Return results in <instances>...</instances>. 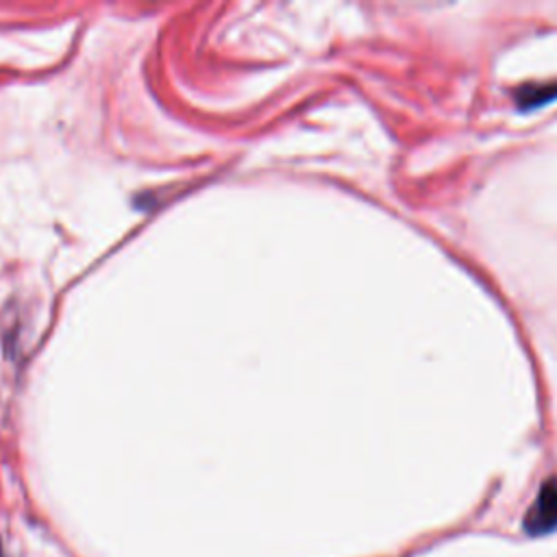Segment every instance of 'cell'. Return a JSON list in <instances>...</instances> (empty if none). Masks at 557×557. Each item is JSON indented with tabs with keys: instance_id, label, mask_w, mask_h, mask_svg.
<instances>
[{
	"instance_id": "6da1fadb",
	"label": "cell",
	"mask_w": 557,
	"mask_h": 557,
	"mask_svg": "<svg viewBox=\"0 0 557 557\" xmlns=\"http://www.w3.org/2000/svg\"><path fill=\"white\" fill-rule=\"evenodd\" d=\"M557 527V476L542 483L533 505L527 511L524 529L531 535L550 533Z\"/></svg>"
},
{
	"instance_id": "7a4b0ae2",
	"label": "cell",
	"mask_w": 557,
	"mask_h": 557,
	"mask_svg": "<svg viewBox=\"0 0 557 557\" xmlns=\"http://www.w3.org/2000/svg\"><path fill=\"white\" fill-rule=\"evenodd\" d=\"M513 100H516L518 109H522V111L544 107V104L557 100V81L540 83V85H522L513 91Z\"/></svg>"
},
{
	"instance_id": "3957f363",
	"label": "cell",
	"mask_w": 557,
	"mask_h": 557,
	"mask_svg": "<svg viewBox=\"0 0 557 557\" xmlns=\"http://www.w3.org/2000/svg\"><path fill=\"white\" fill-rule=\"evenodd\" d=\"M0 557H4V550H2V544H0Z\"/></svg>"
}]
</instances>
